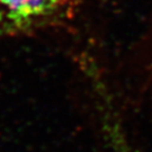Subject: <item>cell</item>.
I'll return each instance as SVG.
<instances>
[{
	"label": "cell",
	"instance_id": "cell-1",
	"mask_svg": "<svg viewBox=\"0 0 152 152\" xmlns=\"http://www.w3.org/2000/svg\"><path fill=\"white\" fill-rule=\"evenodd\" d=\"M60 0H0V29L23 31L50 17Z\"/></svg>",
	"mask_w": 152,
	"mask_h": 152
},
{
	"label": "cell",
	"instance_id": "cell-2",
	"mask_svg": "<svg viewBox=\"0 0 152 152\" xmlns=\"http://www.w3.org/2000/svg\"><path fill=\"white\" fill-rule=\"evenodd\" d=\"M149 59H150V63L148 66V78H149V83H145L147 85L148 88H152V56H149Z\"/></svg>",
	"mask_w": 152,
	"mask_h": 152
}]
</instances>
